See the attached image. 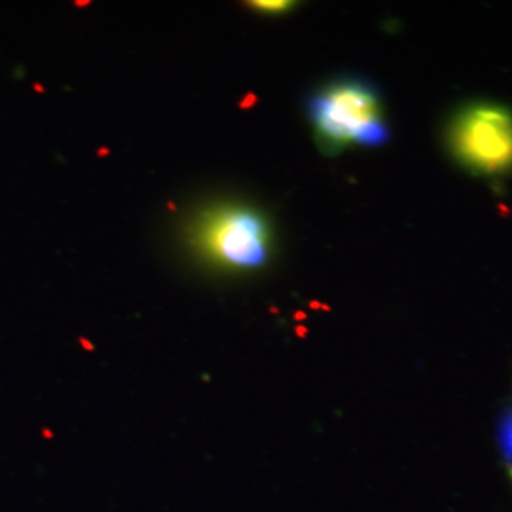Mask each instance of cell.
Masks as SVG:
<instances>
[{
    "label": "cell",
    "instance_id": "obj_4",
    "mask_svg": "<svg viewBox=\"0 0 512 512\" xmlns=\"http://www.w3.org/2000/svg\"><path fill=\"white\" fill-rule=\"evenodd\" d=\"M497 440H499V448H501L503 456L509 459V463L512 465V408H509L499 420Z\"/></svg>",
    "mask_w": 512,
    "mask_h": 512
},
{
    "label": "cell",
    "instance_id": "obj_2",
    "mask_svg": "<svg viewBox=\"0 0 512 512\" xmlns=\"http://www.w3.org/2000/svg\"><path fill=\"white\" fill-rule=\"evenodd\" d=\"M308 116L317 145L330 156L351 147H380L391 137L380 95L359 78L321 88L308 103Z\"/></svg>",
    "mask_w": 512,
    "mask_h": 512
},
{
    "label": "cell",
    "instance_id": "obj_6",
    "mask_svg": "<svg viewBox=\"0 0 512 512\" xmlns=\"http://www.w3.org/2000/svg\"><path fill=\"white\" fill-rule=\"evenodd\" d=\"M509 475H511V480H512V467H511V471H509Z\"/></svg>",
    "mask_w": 512,
    "mask_h": 512
},
{
    "label": "cell",
    "instance_id": "obj_1",
    "mask_svg": "<svg viewBox=\"0 0 512 512\" xmlns=\"http://www.w3.org/2000/svg\"><path fill=\"white\" fill-rule=\"evenodd\" d=\"M188 241L207 266L222 272L264 268L274 251L268 219L251 205L220 203L202 211L188 230Z\"/></svg>",
    "mask_w": 512,
    "mask_h": 512
},
{
    "label": "cell",
    "instance_id": "obj_5",
    "mask_svg": "<svg viewBox=\"0 0 512 512\" xmlns=\"http://www.w3.org/2000/svg\"><path fill=\"white\" fill-rule=\"evenodd\" d=\"M251 6H253L255 10H260V12H266V14H281V12L291 10L294 4L293 2H285V0H277V2L258 0V2H251Z\"/></svg>",
    "mask_w": 512,
    "mask_h": 512
},
{
    "label": "cell",
    "instance_id": "obj_3",
    "mask_svg": "<svg viewBox=\"0 0 512 512\" xmlns=\"http://www.w3.org/2000/svg\"><path fill=\"white\" fill-rule=\"evenodd\" d=\"M448 145L459 164L478 175L512 169V110L475 103L459 110L448 128Z\"/></svg>",
    "mask_w": 512,
    "mask_h": 512
}]
</instances>
